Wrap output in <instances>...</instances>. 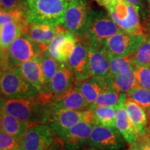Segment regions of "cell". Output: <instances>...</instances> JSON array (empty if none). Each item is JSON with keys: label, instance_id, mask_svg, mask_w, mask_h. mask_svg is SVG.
<instances>
[{"label": "cell", "instance_id": "1", "mask_svg": "<svg viewBox=\"0 0 150 150\" xmlns=\"http://www.w3.org/2000/svg\"><path fill=\"white\" fill-rule=\"evenodd\" d=\"M52 96L41 95L31 99H8L1 97V110L30 125H47L52 113Z\"/></svg>", "mask_w": 150, "mask_h": 150}, {"label": "cell", "instance_id": "2", "mask_svg": "<svg viewBox=\"0 0 150 150\" xmlns=\"http://www.w3.org/2000/svg\"><path fill=\"white\" fill-rule=\"evenodd\" d=\"M71 0H24V12L29 24L63 26Z\"/></svg>", "mask_w": 150, "mask_h": 150}, {"label": "cell", "instance_id": "3", "mask_svg": "<svg viewBox=\"0 0 150 150\" xmlns=\"http://www.w3.org/2000/svg\"><path fill=\"white\" fill-rule=\"evenodd\" d=\"M47 47L35 42L27 32L18 38L8 48L1 50V72L19 67L42 55Z\"/></svg>", "mask_w": 150, "mask_h": 150}, {"label": "cell", "instance_id": "4", "mask_svg": "<svg viewBox=\"0 0 150 150\" xmlns=\"http://www.w3.org/2000/svg\"><path fill=\"white\" fill-rule=\"evenodd\" d=\"M120 31L122 30L109 14L102 11L91 10L83 30L76 38L88 46L104 45L108 38Z\"/></svg>", "mask_w": 150, "mask_h": 150}, {"label": "cell", "instance_id": "5", "mask_svg": "<svg viewBox=\"0 0 150 150\" xmlns=\"http://www.w3.org/2000/svg\"><path fill=\"white\" fill-rule=\"evenodd\" d=\"M0 87L1 97L8 99L35 98L42 95L24 77L19 67L1 72Z\"/></svg>", "mask_w": 150, "mask_h": 150}, {"label": "cell", "instance_id": "6", "mask_svg": "<svg viewBox=\"0 0 150 150\" xmlns=\"http://www.w3.org/2000/svg\"><path fill=\"white\" fill-rule=\"evenodd\" d=\"M105 8L122 31L134 35H145L139 11L126 0H110Z\"/></svg>", "mask_w": 150, "mask_h": 150}, {"label": "cell", "instance_id": "7", "mask_svg": "<svg viewBox=\"0 0 150 150\" xmlns=\"http://www.w3.org/2000/svg\"><path fill=\"white\" fill-rule=\"evenodd\" d=\"M83 121L94 124L93 110L85 109L52 111L47 125L56 136L61 138L69 129Z\"/></svg>", "mask_w": 150, "mask_h": 150}, {"label": "cell", "instance_id": "8", "mask_svg": "<svg viewBox=\"0 0 150 150\" xmlns=\"http://www.w3.org/2000/svg\"><path fill=\"white\" fill-rule=\"evenodd\" d=\"M146 39L145 35H134L122 31L108 38L104 46L109 55L133 57Z\"/></svg>", "mask_w": 150, "mask_h": 150}, {"label": "cell", "instance_id": "9", "mask_svg": "<svg viewBox=\"0 0 150 150\" xmlns=\"http://www.w3.org/2000/svg\"><path fill=\"white\" fill-rule=\"evenodd\" d=\"M55 138L47 125H31L19 139L20 150H47Z\"/></svg>", "mask_w": 150, "mask_h": 150}, {"label": "cell", "instance_id": "10", "mask_svg": "<svg viewBox=\"0 0 150 150\" xmlns=\"http://www.w3.org/2000/svg\"><path fill=\"white\" fill-rule=\"evenodd\" d=\"M125 140L117 127L95 125L89 140V147L99 150H123Z\"/></svg>", "mask_w": 150, "mask_h": 150}, {"label": "cell", "instance_id": "11", "mask_svg": "<svg viewBox=\"0 0 150 150\" xmlns=\"http://www.w3.org/2000/svg\"><path fill=\"white\" fill-rule=\"evenodd\" d=\"M91 11L88 0H71L65 10L63 27L77 37L83 30Z\"/></svg>", "mask_w": 150, "mask_h": 150}, {"label": "cell", "instance_id": "12", "mask_svg": "<svg viewBox=\"0 0 150 150\" xmlns=\"http://www.w3.org/2000/svg\"><path fill=\"white\" fill-rule=\"evenodd\" d=\"M95 125L80 122L67 130L60 139L63 140L65 150H86L89 147V140Z\"/></svg>", "mask_w": 150, "mask_h": 150}, {"label": "cell", "instance_id": "13", "mask_svg": "<svg viewBox=\"0 0 150 150\" xmlns=\"http://www.w3.org/2000/svg\"><path fill=\"white\" fill-rule=\"evenodd\" d=\"M67 62L74 73L76 83L83 81L93 76L90 65L88 46L85 42L77 41Z\"/></svg>", "mask_w": 150, "mask_h": 150}, {"label": "cell", "instance_id": "14", "mask_svg": "<svg viewBox=\"0 0 150 150\" xmlns=\"http://www.w3.org/2000/svg\"><path fill=\"white\" fill-rule=\"evenodd\" d=\"M74 73L68 62L61 63L50 86V95L58 97L65 95L76 86Z\"/></svg>", "mask_w": 150, "mask_h": 150}, {"label": "cell", "instance_id": "15", "mask_svg": "<svg viewBox=\"0 0 150 150\" xmlns=\"http://www.w3.org/2000/svg\"><path fill=\"white\" fill-rule=\"evenodd\" d=\"M51 104L52 111L61 110H85L88 109L91 105L76 86L65 95L52 97Z\"/></svg>", "mask_w": 150, "mask_h": 150}, {"label": "cell", "instance_id": "16", "mask_svg": "<svg viewBox=\"0 0 150 150\" xmlns=\"http://www.w3.org/2000/svg\"><path fill=\"white\" fill-rule=\"evenodd\" d=\"M127 97L128 95L126 93H120V106L117 110L116 127L127 143L133 145L139 142L140 138L135 131L125 108V103Z\"/></svg>", "mask_w": 150, "mask_h": 150}, {"label": "cell", "instance_id": "17", "mask_svg": "<svg viewBox=\"0 0 150 150\" xmlns=\"http://www.w3.org/2000/svg\"><path fill=\"white\" fill-rule=\"evenodd\" d=\"M125 108L140 140L147 136L150 128L145 108L129 96L125 103Z\"/></svg>", "mask_w": 150, "mask_h": 150}, {"label": "cell", "instance_id": "18", "mask_svg": "<svg viewBox=\"0 0 150 150\" xmlns=\"http://www.w3.org/2000/svg\"><path fill=\"white\" fill-rule=\"evenodd\" d=\"M41 56L24 62L19 66V68L24 77L34 86L42 95H49L44 81Z\"/></svg>", "mask_w": 150, "mask_h": 150}, {"label": "cell", "instance_id": "19", "mask_svg": "<svg viewBox=\"0 0 150 150\" xmlns=\"http://www.w3.org/2000/svg\"><path fill=\"white\" fill-rule=\"evenodd\" d=\"M88 53L92 75L104 77L110 76L109 57L105 46H88Z\"/></svg>", "mask_w": 150, "mask_h": 150}, {"label": "cell", "instance_id": "20", "mask_svg": "<svg viewBox=\"0 0 150 150\" xmlns=\"http://www.w3.org/2000/svg\"><path fill=\"white\" fill-rule=\"evenodd\" d=\"M109 76H92L83 81L76 83V87L90 104L97 100L99 95L107 88L109 84Z\"/></svg>", "mask_w": 150, "mask_h": 150}, {"label": "cell", "instance_id": "21", "mask_svg": "<svg viewBox=\"0 0 150 150\" xmlns=\"http://www.w3.org/2000/svg\"><path fill=\"white\" fill-rule=\"evenodd\" d=\"M64 29L61 25L29 24L27 33L35 42L47 47L56 34Z\"/></svg>", "mask_w": 150, "mask_h": 150}, {"label": "cell", "instance_id": "22", "mask_svg": "<svg viewBox=\"0 0 150 150\" xmlns=\"http://www.w3.org/2000/svg\"><path fill=\"white\" fill-rule=\"evenodd\" d=\"M1 130L12 135L19 140L31 125L1 110Z\"/></svg>", "mask_w": 150, "mask_h": 150}, {"label": "cell", "instance_id": "23", "mask_svg": "<svg viewBox=\"0 0 150 150\" xmlns=\"http://www.w3.org/2000/svg\"><path fill=\"white\" fill-rule=\"evenodd\" d=\"M28 26L17 22H8L1 27L0 45L1 50H6L24 32H27Z\"/></svg>", "mask_w": 150, "mask_h": 150}, {"label": "cell", "instance_id": "24", "mask_svg": "<svg viewBox=\"0 0 150 150\" xmlns=\"http://www.w3.org/2000/svg\"><path fill=\"white\" fill-rule=\"evenodd\" d=\"M120 93L112 84V76L109 77V84L105 91L99 95L97 100L91 104L88 109L93 110L94 108L99 106H120Z\"/></svg>", "mask_w": 150, "mask_h": 150}, {"label": "cell", "instance_id": "25", "mask_svg": "<svg viewBox=\"0 0 150 150\" xmlns=\"http://www.w3.org/2000/svg\"><path fill=\"white\" fill-rule=\"evenodd\" d=\"M117 108L115 106H99L94 108L93 111L95 125L116 127Z\"/></svg>", "mask_w": 150, "mask_h": 150}, {"label": "cell", "instance_id": "26", "mask_svg": "<svg viewBox=\"0 0 150 150\" xmlns=\"http://www.w3.org/2000/svg\"><path fill=\"white\" fill-rule=\"evenodd\" d=\"M112 84L119 92L128 93L137 86L135 67L123 71L115 76H112Z\"/></svg>", "mask_w": 150, "mask_h": 150}, {"label": "cell", "instance_id": "27", "mask_svg": "<svg viewBox=\"0 0 150 150\" xmlns=\"http://www.w3.org/2000/svg\"><path fill=\"white\" fill-rule=\"evenodd\" d=\"M41 61H42V67L43 71V76H44V81L45 84V87L47 92V95H50V86L52 80L54 75L57 72L58 69L61 64V62L54 59L52 56L49 54L47 50L43 53L41 56Z\"/></svg>", "mask_w": 150, "mask_h": 150}, {"label": "cell", "instance_id": "28", "mask_svg": "<svg viewBox=\"0 0 150 150\" xmlns=\"http://www.w3.org/2000/svg\"><path fill=\"white\" fill-rule=\"evenodd\" d=\"M110 64V75L115 76L123 71L136 67L134 60L130 56H111L108 54Z\"/></svg>", "mask_w": 150, "mask_h": 150}, {"label": "cell", "instance_id": "29", "mask_svg": "<svg viewBox=\"0 0 150 150\" xmlns=\"http://www.w3.org/2000/svg\"><path fill=\"white\" fill-rule=\"evenodd\" d=\"M78 39L75 35L69 32L64 40L62 42L58 48L59 61L61 63L68 61L69 58L74 51Z\"/></svg>", "mask_w": 150, "mask_h": 150}, {"label": "cell", "instance_id": "30", "mask_svg": "<svg viewBox=\"0 0 150 150\" xmlns=\"http://www.w3.org/2000/svg\"><path fill=\"white\" fill-rule=\"evenodd\" d=\"M8 22H17L28 26L27 19L23 9H16L11 11H1L0 12V27Z\"/></svg>", "mask_w": 150, "mask_h": 150}, {"label": "cell", "instance_id": "31", "mask_svg": "<svg viewBox=\"0 0 150 150\" xmlns=\"http://www.w3.org/2000/svg\"><path fill=\"white\" fill-rule=\"evenodd\" d=\"M127 94L129 97L141 105L146 110L150 106V89L137 86Z\"/></svg>", "mask_w": 150, "mask_h": 150}, {"label": "cell", "instance_id": "32", "mask_svg": "<svg viewBox=\"0 0 150 150\" xmlns=\"http://www.w3.org/2000/svg\"><path fill=\"white\" fill-rule=\"evenodd\" d=\"M136 66L149 65L150 66V37L141 45L132 57Z\"/></svg>", "mask_w": 150, "mask_h": 150}, {"label": "cell", "instance_id": "33", "mask_svg": "<svg viewBox=\"0 0 150 150\" xmlns=\"http://www.w3.org/2000/svg\"><path fill=\"white\" fill-rule=\"evenodd\" d=\"M137 86L150 89V66L139 65L135 67Z\"/></svg>", "mask_w": 150, "mask_h": 150}, {"label": "cell", "instance_id": "34", "mask_svg": "<svg viewBox=\"0 0 150 150\" xmlns=\"http://www.w3.org/2000/svg\"><path fill=\"white\" fill-rule=\"evenodd\" d=\"M0 149L17 150L20 149L19 140L12 135L1 130L0 132Z\"/></svg>", "mask_w": 150, "mask_h": 150}, {"label": "cell", "instance_id": "35", "mask_svg": "<svg viewBox=\"0 0 150 150\" xmlns=\"http://www.w3.org/2000/svg\"><path fill=\"white\" fill-rule=\"evenodd\" d=\"M24 0H0L1 11L23 9Z\"/></svg>", "mask_w": 150, "mask_h": 150}, {"label": "cell", "instance_id": "36", "mask_svg": "<svg viewBox=\"0 0 150 150\" xmlns=\"http://www.w3.org/2000/svg\"><path fill=\"white\" fill-rule=\"evenodd\" d=\"M47 150H65L63 140L56 136L55 140Z\"/></svg>", "mask_w": 150, "mask_h": 150}, {"label": "cell", "instance_id": "37", "mask_svg": "<svg viewBox=\"0 0 150 150\" xmlns=\"http://www.w3.org/2000/svg\"><path fill=\"white\" fill-rule=\"evenodd\" d=\"M139 144L141 150H150V145L147 140V135L140 140Z\"/></svg>", "mask_w": 150, "mask_h": 150}, {"label": "cell", "instance_id": "38", "mask_svg": "<svg viewBox=\"0 0 150 150\" xmlns=\"http://www.w3.org/2000/svg\"><path fill=\"white\" fill-rule=\"evenodd\" d=\"M126 1L134 6L135 8L140 12V9L142 8V0H126Z\"/></svg>", "mask_w": 150, "mask_h": 150}, {"label": "cell", "instance_id": "39", "mask_svg": "<svg viewBox=\"0 0 150 150\" xmlns=\"http://www.w3.org/2000/svg\"><path fill=\"white\" fill-rule=\"evenodd\" d=\"M127 150H141L139 142L133 144V145H129V147Z\"/></svg>", "mask_w": 150, "mask_h": 150}, {"label": "cell", "instance_id": "40", "mask_svg": "<svg viewBox=\"0 0 150 150\" xmlns=\"http://www.w3.org/2000/svg\"><path fill=\"white\" fill-rule=\"evenodd\" d=\"M95 1H96L99 5L104 6L105 7V6L109 2L110 0H95Z\"/></svg>", "mask_w": 150, "mask_h": 150}, {"label": "cell", "instance_id": "41", "mask_svg": "<svg viewBox=\"0 0 150 150\" xmlns=\"http://www.w3.org/2000/svg\"><path fill=\"white\" fill-rule=\"evenodd\" d=\"M147 120H148V124H149V127L150 128V106L147 108Z\"/></svg>", "mask_w": 150, "mask_h": 150}, {"label": "cell", "instance_id": "42", "mask_svg": "<svg viewBox=\"0 0 150 150\" xmlns=\"http://www.w3.org/2000/svg\"><path fill=\"white\" fill-rule=\"evenodd\" d=\"M147 140H148V142H149V144L150 145V129H149V133H148V134H147Z\"/></svg>", "mask_w": 150, "mask_h": 150}, {"label": "cell", "instance_id": "43", "mask_svg": "<svg viewBox=\"0 0 150 150\" xmlns=\"http://www.w3.org/2000/svg\"><path fill=\"white\" fill-rule=\"evenodd\" d=\"M86 150H99V149H95V148L89 147H88L87 149H86Z\"/></svg>", "mask_w": 150, "mask_h": 150}, {"label": "cell", "instance_id": "44", "mask_svg": "<svg viewBox=\"0 0 150 150\" xmlns=\"http://www.w3.org/2000/svg\"><path fill=\"white\" fill-rule=\"evenodd\" d=\"M148 2H149V4L150 6V0H148Z\"/></svg>", "mask_w": 150, "mask_h": 150}, {"label": "cell", "instance_id": "45", "mask_svg": "<svg viewBox=\"0 0 150 150\" xmlns=\"http://www.w3.org/2000/svg\"><path fill=\"white\" fill-rule=\"evenodd\" d=\"M1 150H11V149H1ZM17 150H20V149H17Z\"/></svg>", "mask_w": 150, "mask_h": 150}]
</instances>
